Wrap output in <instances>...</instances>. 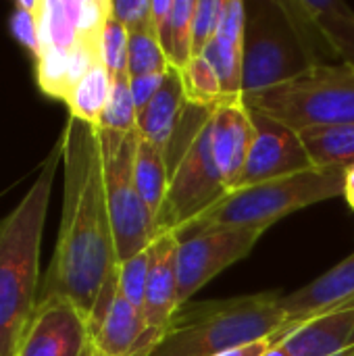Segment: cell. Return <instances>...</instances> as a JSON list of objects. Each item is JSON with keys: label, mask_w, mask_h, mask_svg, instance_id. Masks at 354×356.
<instances>
[{"label": "cell", "mask_w": 354, "mask_h": 356, "mask_svg": "<svg viewBox=\"0 0 354 356\" xmlns=\"http://www.w3.org/2000/svg\"><path fill=\"white\" fill-rule=\"evenodd\" d=\"M111 88H113V77L108 75L106 67L102 63L94 65L75 83V88L65 100L69 106V117H75L79 121L98 127L100 117L111 98Z\"/></svg>", "instance_id": "21"}, {"label": "cell", "mask_w": 354, "mask_h": 356, "mask_svg": "<svg viewBox=\"0 0 354 356\" xmlns=\"http://www.w3.org/2000/svg\"><path fill=\"white\" fill-rule=\"evenodd\" d=\"M150 271V246L117 265V288L136 309L142 311Z\"/></svg>", "instance_id": "27"}, {"label": "cell", "mask_w": 354, "mask_h": 356, "mask_svg": "<svg viewBox=\"0 0 354 356\" xmlns=\"http://www.w3.org/2000/svg\"><path fill=\"white\" fill-rule=\"evenodd\" d=\"M354 302V252L340 261L336 267L313 280L311 284L282 294L280 305L290 321V327H296L309 319H315L323 313H330L338 307Z\"/></svg>", "instance_id": "15"}, {"label": "cell", "mask_w": 354, "mask_h": 356, "mask_svg": "<svg viewBox=\"0 0 354 356\" xmlns=\"http://www.w3.org/2000/svg\"><path fill=\"white\" fill-rule=\"evenodd\" d=\"M98 136L117 263H121L152 244L156 225L136 186L138 131L98 129Z\"/></svg>", "instance_id": "8"}, {"label": "cell", "mask_w": 354, "mask_h": 356, "mask_svg": "<svg viewBox=\"0 0 354 356\" xmlns=\"http://www.w3.org/2000/svg\"><path fill=\"white\" fill-rule=\"evenodd\" d=\"M250 111L255 123V142L238 188L317 169L311 163L303 138L296 129L265 113L255 108Z\"/></svg>", "instance_id": "11"}, {"label": "cell", "mask_w": 354, "mask_h": 356, "mask_svg": "<svg viewBox=\"0 0 354 356\" xmlns=\"http://www.w3.org/2000/svg\"><path fill=\"white\" fill-rule=\"evenodd\" d=\"M280 292L225 300L188 302L171 319L159 346L148 356H219L225 350L292 330Z\"/></svg>", "instance_id": "3"}, {"label": "cell", "mask_w": 354, "mask_h": 356, "mask_svg": "<svg viewBox=\"0 0 354 356\" xmlns=\"http://www.w3.org/2000/svg\"><path fill=\"white\" fill-rule=\"evenodd\" d=\"M213 67L227 98L242 96V58H244V40L215 35L204 52L200 54Z\"/></svg>", "instance_id": "22"}, {"label": "cell", "mask_w": 354, "mask_h": 356, "mask_svg": "<svg viewBox=\"0 0 354 356\" xmlns=\"http://www.w3.org/2000/svg\"><path fill=\"white\" fill-rule=\"evenodd\" d=\"M317 44L319 38L296 2H246L242 96L269 92L307 75L317 65H325Z\"/></svg>", "instance_id": "4"}, {"label": "cell", "mask_w": 354, "mask_h": 356, "mask_svg": "<svg viewBox=\"0 0 354 356\" xmlns=\"http://www.w3.org/2000/svg\"><path fill=\"white\" fill-rule=\"evenodd\" d=\"M165 152L169 192L156 223V236L186 227L227 194L211 148V111L188 104Z\"/></svg>", "instance_id": "5"}, {"label": "cell", "mask_w": 354, "mask_h": 356, "mask_svg": "<svg viewBox=\"0 0 354 356\" xmlns=\"http://www.w3.org/2000/svg\"><path fill=\"white\" fill-rule=\"evenodd\" d=\"M127 46L129 31L108 13L100 35V60L111 77L127 73Z\"/></svg>", "instance_id": "28"}, {"label": "cell", "mask_w": 354, "mask_h": 356, "mask_svg": "<svg viewBox=\"0 0 354 356\" xmlns=\"http://www.w3.org/2000/svg\"><path fill=\"white\" fill-rule=\"evenodd\" d=\"M342 196L348 202V207L354 211V165L344 171V194Z\"/></svg>", "instance_id": "34"}, {"label": "cell", "mask_w": 354, "mask_h": 356, "mask_svg": "<svg viewBox=\"0 0 354 356\" xmlns=\"http://www.w3.org/2000/svg\"><path fill=\"white\" fill-rule=\"evenodd\" d=\"M177 234V302L192 300L213 277L242 261L259 244L263 229L250 227H182Z\"/></svg>", "instance_id": "9"}, {"label": "cell", "mask_w": 354, "mask_h": 356, "mask_svg": "<svg viewBox=\"0 0 354 356\" xmlns=\"http://www.w3.org/2000/svg\"><path fill=\"white\" fill-rule=\"evenodd\" d=\"M244 100L250 108L296 131L317 125H346L354 123V73L340 65H317L286 86Z\"/></svg>", "instance_id": "7"}, {"label": "cell", "mask_w": 354, "mask_h": 356, "mask_svg": "<svg viewBox=\"0 0 354 356\" xmlns=\"http://www.w3.org/2000/svg\"><path fill=\"white\" fill-rule=\"evenodd\" d=\"M298 134L317 169L346 171L354 165V123L317 125Z\"/></svg>", "instance_id": "20"}, {"label": "cell", "mask_w": 354, "mask_h": 356, "mask_svg": "<svg viewBox=\"0 0 354 356\" xmlns=\"http://www.w3.org/2000/svg\"><path fill=\"white\" fill-rule=\"evenodd\" d=\"M177 311V234L163 232L150 244V271L142 307L146 356L159 346Z\"/></svg>", "instance_id": "12"}, {"label": "cell", "mask_w": 354, "mask_h": 356, "mask_svg": "<svg viewBox=\"0 0 354 356\" xmlns=\"http://www.w3.org/2000/svg\"><path fill=\"white\" fill-rule=\"evenodd\" d=\"M186 108L188 100L182 83V73L169 67L156 96L138 113V136L167 150L182 125Z\"/></svg>", "instance_id": "18"}, {"label": "cell", "mask_w": 354, "mask_h": 356, "mask_svg": "<svg viewBox=\"0 0 354 356\" xmlns=\"http://www.w3.org/2000/svg\"><path fill=\"white\" fill-rule=\"evenodd\" d=\"M92 356H102V355H98V353H94V355H92Z\"/></svg>", "instance_id": "36"}, {"label": "cell", "mask_w": 354, "mask_h": 356, "mask_svg": "<svg viewBox=\"0 0 354 356\" xmlns=\"http://www.w3.org/2000/svg\"><path fill=\"white\" fill-rule=\"evenodd\" d=\"M136 186L148 213L159 223L167 192H169V165L165 148L138 136L136 144Z\"/></svg>", "instance_id": "19"}, {"label": "cell", "mask_w": 354, "mask_h": 356, "mask_svg": "<svg viewBox=\"0 0 354 356\" xmlns=\"http://www.w3.org/2000/svg\"><path fill=\"white\" fill-rule=\"evenodd\" d=\"M169 58L156 40L154 27L142 31H129V46H127V75H152L165 73L169 69Z\"/></svg>", "instance_id": "24"}, {"label": "cell", "mask_w": 354, "mask_h": 356, "mask_svg": "<svg viewBox=\"0 0 354 356\" xmlns=\"http://www.w3.org/2000/svg\"><path fill=\"white\" fill-rule=\"evenodd\" d=\"M255 142L252 111L244 96L225 98L211 111V148L227 192L240 186Z\"/></svg>", "instance_id": "14"}, {"label": "cell", "mask_w": 354, "mask_h": 356, "mask_svg": "<svg viewBox=\"0 0 354 356\" xmlns=\"http://www.w3.org/2000/svg\"><path fill=\"white\" fill-rule=\"evenodd\" d=\"M94 350L102 356H146L144 315L117 288V271L104 286L94 313Z\"/></svg>", "instance_id": "13"}, {"label": "cell", "mask_w": 354, "mask_h": 356, "mask_svg": "<svg viewBox=\"0 0 354 356\" xmlns=\"http://www.w3.org/2000/svg\"><path fill=\"white\" fill-rule=\"evenodd\" d=\"M179 73H182V83L188 104L213 111L219 102L227 98L223 94L217 73L213 71V67L207 63L204 56H192V60Z\"/></svg>", "instance_id": "23"}, {"label": "cell", "mask_w": 354, "mask_h": 356, "mask_svg": "<svg viewBox=\"0 0 354 356\" xmlns=\"http://www.w3.org/2000/svg\"><path fill=\"white\" fill-rule=\"evenodd\" d=\"M223 13V0H196L192 23V54L200 56L209 42L217 35Z\"/></svg>", "instance_id": "29"}, {"label": "cell", "mask_w": 354, "mask_h": 356, "mask_svg": "<svg viewBox=\"0 0 354 356\" xmlns=\"http://www.w3.org/2000/svg\"><path fill=\"white\" fill-rule=\"evenodd\" d=\"M61 163L63 148L56 140L27 194L0 221V356L15 355L40 298V248Z\"/></svg>", "instance_id": "2"}, {"label": "cell", "mask_w": 354, "mask_h": 356, "mask_svg": "<svg viewBox=\"0 0 354 356\" xmlns=\"http://www.w3.org/2000/svg\"><path fill=\"white\" fill-rule=\"evenodd\" d=\"M194 10H196V0H173L167 58H169V65L177 71H182L194 56L192 54Z\"/></svg>", "instance_id": "25"}, {"label": "cell", "mask_w": 354, "mask_h": 356, "mask_svg": "<svg viewBox=\"0 0 354 356\" xmlns=\"http://www.w3.org/2000/svg\"><path fill=\"white\" fill-rule=\"evenodd\" d=\"M167 73V71H165ZM165 73H152V75H138V77H129V90H131V98L134 104L138 108V113L156 96V92L163 86Z\"/></svg>", "instance_id": "32"}, {"label": "cell", "mask_w": 354, "mask_h": 356, "mask_svg": "<svg viewBox=\"0 0 354 356\" xmlns=\"http://www.w3.org/2000/svg\"><path fill=\"white\" fill-rule=\"evenodd\" d=\"M265 356H288V353H286V348H284L282 344H277L273 350H269Z\"/></svg>", "instance_id": "35"}, {"label": "cell", "mask_w": 354, "mask_h": 356, "mask_svg": "<svg viewBox=\"0 0 354 356\" xmlns=\"http://www.w3.org/2000/svg\"><path fill=\"white\" fill-rule=\"evenodd\" d=\"M280 342H282V338L280 336H273V338L257 340L252 344H244V346L225 350V353H221L219 356H265L269 350H273Z\"/></svg>", "instance_id": "33"}, {"label": "cell", "mask_w": 354, "mask_h": 356, "mask_svg": "<svg viewBox=\"0 0 354 356\" xmlns=\"http://www.w3.org/2000/svg\"><path fill=\"white\" fill-rule=\"evenodd\" d=\"M344 194V171L309 169L280 179L244 186L227 192L215 207L202 213L194 227H250L267 232L284 217L307 207ZM186 225V227H188Z\"/></svg>", "instance_id": "6"}, {"label": "cell", "mask_w": 354, "mask_h": 356, "mask_svg": "<svg viewBox=\"0 0 354 356\" xmlns=\"http://www.w3.org/2000/svg\"><path fill=\"white\" fill-rule=\"evenodd\" d=\"M63 213L40 298L63 296L88 317L117 271L98 127L69 117L61 134Z\"/></svg>", "instance_id": "1"}, {"label": "cell", "mask_w": 354, "mask_h": 356, "mask_svg": "<svg viewBox=\"0 0 354 356\" xmlns=\"http://www.w3.org/2000/svg\"><path fill=\"white\" fill-rule=\"evenodd\" d=\"M90 317L63 296L38 298L13 356H92Z\"/></svg>", "instance_id": "10"}, {"label": "cell", "mask_w": 354, "mask_h": 356, "mask_svg": "<svg viewBox=\"0 0 354 356\" xmlns=\"http://www.w3.org/2000/svg\"><path fill=\"white\" fill-rule=\"evenodd\" d=\"M10 31L21 46H25L33 58L40 54L38 35V0H19L10 17Z\"/></svg>", "instance_id": "30"}, {"label": "cell", "mask_w": 354, "mask_h": 356, "mask_svg": "<svg viewBox=\"0 0 354 356\" xmlns=\"http://www.w3.org/2000/svg\"><path fill=\"white\" fill-rule=\"evenodd\" d=\"M288 356H340L354 346V302L288 330L280 342Z\"/></svg>", "instance_id": "16"}, {"label": "cell", "mask_w": 354, "mask_h": 356, "mask_svg": "<svg viewBox=\"0 0 354 356\" xmlns=\"http://www.w3.org/2000/svg\"><path fill=\"white\" fill-rule=\"evenodd\" d=\"M111 15L127 31H142L152 27L150 0H111Z\"/></svg>", "instance_id": "31"}, {"label": "cell", "mask_w": 354, "mask_h": 356, "mask_svg": "<svg viewBox=\"0 0 354 356\" xmlns=\"http://www.w3.org/2000/svg\"><path fill=\"white\" fill-rule=\"evenodd\" d=\"M328 48L332 63L354 73V10L342 0H294Z\"/></svg>", "instance_id": "17"}, {"label": "cell", "mask_w": 354, "mask_h": 356, "mask_svg": "<svg viewBox=\"0 0 354 356\" xmlns=\"http://www.w3.org/2000/svg\"><path fill=\"white\" fill-rule=\"evenodd\" d=\"M138 123V108L131 98L129 90V75L113 77L111 98L106 102V108L100 117L98 129H111V131H136Z\"/></svg>", "instance_id": "26"}]
</instances>
